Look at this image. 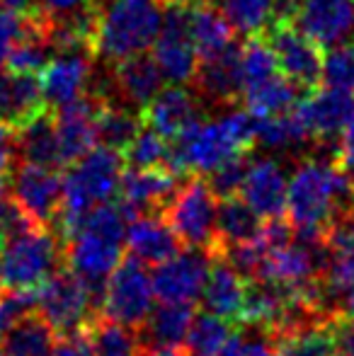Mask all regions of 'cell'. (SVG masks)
<instances>
[{
	"label": "cell",
	"instance_id": "1",
	"mask_svg": "<svg viewBox=\"0 0 354 356\" xmlns=\"http://www.w3.org/2000/svg\"><path fill=\"white\" fill-rule=\"evenodd\" d=\"M136 218L122 202H102L92 207L73 235L66 238L63 259L76 277H81L92 293L95 303H102L107 277L124 257V233L129 220Z\"/></svg>",
	"mask_w": 354,
	"mask_h": 356
},
{
	"label": "cell",
	"instance_id": "2",
	"mask_svg": "<svg viewBox=\"0 0 354 356\" xmlns=\"http://www.w3.org/2000/svg\"><path fill=\"white\" fill-rule=\"evenodd\" d=\"M354 207V177L337 163L303 160L287 184L284 216L293 228H325L337 211Z\"/></svg>",
	"mask_w": 354,
	"mask_h": 356
},
{
	"label": "cell",
	"instance_id": "3",
	"mask_svg": "<svg viewBox=\"0 0 354 356\" xmlns=\"http://www.w3.org/2000/svg\"><path fill=\"white\" fill-rule=\"evenodd\" d=\"M124 158L119 150L95 145L83 158L71 163V170L61 177V209L54 230L66 240L81 225L86 213L102 202H109L119 189Z\"/></svg>",
	"mask_w": 354,
	"mask_h": 356
},
{
	"label": "cell",
	"instance_id": "4",
	"mask_svg": "<svg viewBox=\"0 0 354 356\" xmlns=\"http://www.w3.org/2000/svg\"><path fill=\"white\" fill-rule=\"evenodd\" d=\"M163 22V0H109L97 13L95 54L117 63L153 47Z\"/></svg>",
	"mask_w": 354,
	"mask_h": 356
},
{
	"label": "cell",
	"instance_id": "5",
	"mask_svg": "<svg viewBox=\"0 0 354 356\" xmlns=\"http://www.w3.org/2000/svg\"><path fill=\"white\" fill-rule=\"evenodd\" d=\"M61 238L51 228L24 223L0 240V289H37L61 269Z\"/></svg>",
	"mask_w": 354,
	"mask_h": 356
},
{
	"label": "cell",
	"instance_id": "6",
	"mask_svg": "<svg viewBox=\"0 0 354 356\" xmlns=\"http://www.w3.org/2000/svg\"><path fill=\"white\" fill-rule=\"evenodd\" d=\"M250 153L246 150L236 138L228 134V129L218 122H202L194 119L177 138L170 141V160H168V170L179 175L189 172H211L226 160L236 158V155Z\"/></svg>",
	"mask_w": 354,
	"mask_h": 356
},
{
	"label": "cell",
	"instance_id": "7",
	"mask_svg": "<svg viewBox=\"0 0 354 356\" xmlns=\"http://www.w3.org/2000/svg\"><path fill=\"white\" fill-rule=\"evenodd\" d=\"M216 207L218 197L211 192L209 182L192 177L187 184L175 189L161 216L187 248L211 250L216 240Z\"/></svg>",
	"mask_w": 354,
	"mask_h": 356
},
{
	"label": "cell",
	"instance_id": "8",
	"mask_svg": "<svg viewBox=\"0 0 354 356\" xmlns=\"http://www.w3.org/2000/svg\"><path fill=\"white\" fill-rule=\"evenodd\" d=\"M153 286L146 264L134 254H124L107 277L102 291V318L129 330H138L153 310Z\"/></svg>",
	"mask_w": 354,
	"mask_h": 356
},
{
	"label": "cell",
	"instance_id": "9",
	"mask_svg": "<svg viewBox=\"0 0 354 356\" xmlns=\"http://www.w3.org/2000/svg\"><path fill=\"white\" fill-rule=\"evenodd\" d=\"M95 310L97 303L90 289L71 269H56L37 286V313L51 325L56 337L88 327Z\"/></svg>",
	"mask_w": 354,
	"mask_h": 356
},
{
	"label": "cell",
	"instance_id": "10",
	"mask_svg": "<svg viewBox=\"0 0 354 356\" xmlns=\"http://www.w3.org/2000/svg\"><path fill=\"white\" fill-rule=\"evenodd\" d=\"M153 61L163 78L175 85H184L197 73L199 56L189 39V3L184 0H163V22L153 42Z\"/></svg>",
	"mask_w": 354,
	"mask_h": 356
},
{
	"label": "cell",
	"instance_id": "11",
	"mask_svg": "<svg viewBox=\"0 0 354 356\" xmlns=\"http://www.w3.org/2000/svg\"><path fill=\"white\" fill-rule=\"evenodd\" d=\"M8 184L10 199L17 204L19 211L37 225L54 230L61 209V175L56 172V168L22 160L19 168L10 170Z\"/></svg>",
	"mask_w": 354,
	"mask_h": 356
},
{
	"label": "cell",
	"instance_id": "12",
	"mask_svg": "<svg viewBox=\"0 0 354 356\" xmlns=\"http://www.w3.org/2000/svg\"><path fill=\"white\" fill-rule=\"evenodd\" d=\"M267 42L277 58V68L296 88L311 90L321 83L323 51L321 44L311 39L296 22H272Z\"/></svg>",
	"mask_w": 354,
	"mask_h": 356
},
{
	"label": "cell",
	"instance_id": "13",
	"mask_svg": "<svg viewBox=\"0 0 354 356\" xmlns=\"http://www.w3.org/2000/svg\"><path fill=\"white\" fill-rule=\"evenodd\" d=\"M211 267V250H179L151 274L153 296L161 303H194L202 296Z\"/></svg>",
	"mask_w": 354,
	"mask_h": 356
},
{
	"label": "cell",
	"instance_id": "14",
	"mask_svg": "<svg viewBox=\"0 0 354 356\" xmlns=\"http://www.w3.org/2000/svg\"><path fill=\"white\" fill-rule=\"evenodd\" d=\"M354 109V95L332 88H311L303 97L296 99L293 114L311 141H337V134L345 127L347 117Z\"/></svg>",
	"mask_w": 354,
	"mask_h": 356
},
{
	"label": "cell",
	"instance_id": "15",
	"mask_svg": "<svg viewBox=\"0 0 354 356\" xmlns=\"http://www.w3.org/2000/svg\"><path fill=\"white\" fill-rule=\"evenodd\" d=\"M97 109L99 99L90 97V95H81V97L54 109L51 117L63 165L76 163L90 148L97 145Z\"/></svg>",
	"mask_w": 354,
	"mask_h": 356
},
{
	"label": "cell",
	"instance_id": "16",
	"mask_svg": "<svg viewBox=\"0 0 354 356\" xmlns=\"http://www.w3.org/2000/svg\"><path fill=\"white\" fill-rule=\"evenodd\" d=\"M92 56L90 51H58L44 63L39 71V88L47 107L56 109L86 92Z\"/></svg>",
	"mask_w": 354,
	"mask_h": 356
},
{
	"label": "cell",
	"instance_id": "17",
	"mask_svg": "<svg viewBox=\"0 0 354 356\" xmlns=\"http://www.w3.org/2000/svg\"><path fill=\"white\" fill-rule=\"evenodd\" d=\"M177 189V175L166 168H129L119 177V202L134 216L163 211Z\"/></svg>",
	"mask_w": 354,
	"mask_h": 356
},
{
	"label": "cell",
	"instance_id": "18",
	"mask_svg": "<svg viewBox=\"0 0 354 356\" xmlns=\"http://www.w3.org/2000/svg\"><path fill=\"white\" fill-rule=\"evenodd\" d=\"M296 24L321 47H337L354 32V0H301Z\"/></svg>",
	"mask_w": 354,
	"mask_h": 356
},
{
	"label": "cell",
	"instance_id": "19",
	"mask_svg": "<svg viewBox=\"0 0 354 356\" xmlns=\"http://www.w3.org/2000/svg\"><path fill=\"white\" fill-rule=\"evenodd\" d=\"M287 184L289 179L277 160L257 158L248 163L238 194L262 218H277V216H284V209H287Z\"/></svg>",
	"mask_w": 354,
	"mask_h": 356
},
{
	"label": "cell",
	"instance_id": "20",
	"mask_svg": "<svg viewBox=\"0 0 354 356\" xmlns=\"http://www.w3.org/2000/svg\"><path fill=\"white\" fill-rule=\"evenodd\" d=\"M141 112L143 127L158 131L163 138L172 141L177 138L194 119H199V104L194 99V95L182 85L175 88H166L146 104L138 109Z\"/></svg>",
	"mask_w": 354,
	"mask_h": 356
},
{
	"label": "cell",
	"instance_id": "21",
	"mask_svg": "<svg viewBox=\"0 0 354 356\" xmlns=\"http://www.w3.org/2000/svg\"><path fill=\"white\" fill-rule=\"evenodd\" d=\"M124 245L129 248V254L141 259L143 264H161L182 250V243L166 218L156 213H141L129 220Z\"/></svg>",
	"mask_w": 354,
	"mask_h": 356
},
{
	"label": "cell",
	"instance_id": "22",
	"mask_svg": "<svg viewBox=\"0 0 354 356\" xmlns=\"http://www.w3.org/2000/svg\"><path fill=\"white\" fill-rule=\"evenodd\" d=\"M246 279L226 259L211 252L209 277L202 289V296H199L204 300V310L218 315V318H226L228 323H238L243 313V303H246Z\"/></svg>",
	"mask_w": 354,
	"mask_h": 356
},
{
	"label": "cell",
	"instance_id": "23",
	"mask_svg": "<svg viewBox=\"0 0 354 356\" xmlns=\"http://www.w3.org/2000/svg\"><path fill=\"white\" fill-rule=\"evenodd\" d=\"M44 109L47 104L37 75L0 71V122L17 129Z\"/></svg>",
	"mask_w": 354,
	"mask_h": 356
},
{
	"label": "cell",
	"instance_id": "24",
	"mask_svg": "<svg viewBox=\"0 0 354 356\" xmlns=\"http://www.w3.org/2000/svg\"><path fill=\"white\" fill-rule=\"evenodd\" d=\"M189 39H192L199 61H204L231 47L233 27L221 15V10L214 8L211 3L194 0L189 3Z\"/></svg>",
	"mask_w": 354,
	"mask_h": 356
},
{
	"label": "cell",
	"instance_id": "25",
	"mask_svg": "<svg viewBox=\"0 0 354 356\" xmlns=\"http://www.w3.org/2000/svg\"><path fill=\"white\" fill-rule=\"evenodd\" d=\"M114 83H117L122 97L127 99L134 107H146L153 97L163 90V78L158 63L153 61V56L146 54H136V56H129L124 61H117L114 68Z\"/></svg>",
	"mask_w": 354,
	"mask_h": 356
},
{
	"label": "cell",
	"instance_id": "26",
	"mask_svg": "<svg viewBox=\"0 0 354 356\" xmlns=\"http://www.w3.org/2000/svg\"><path fill=\"white\" fill-rule=\"evenodd\" d=\"M194 318V303H161L136 330L138 347H179Z\"/></svg>",
	"mask_w": 354,
	"mask_h": 356
},
{
	"label": "cell",
	"instance_id": "27",
	"mask_svg": "<svg viewBox=\"0 0 354 356\" xmlns=\"http://www.w3.org/2000/svg\"><path fill=\"white\" fill-rule=\"evenodd\" d=\"M15 143H17V153L24 163L63 168L56 127H54V117L49 109L39 112L37 117H32L22 127L15 129Z\"/></svg>",
	"mask_w": 354,
	"mask_h": 356
},
{
	"label": "cell",
	"instance_id": "28",
	"mask_svg": "<svg viewBox=\"0 0 354 356\" xmlns=\"http://www.w3.org/2000/svg\"><path fill=\"white\" fill-rule=\"evenodd\" d=\"M262 228V216L250 207L243 197L233 194V197L218 199L216 207V240H214V250L231 248V245L250 243L260 235Z\"/></svg>",
	"mask_w": 354,
	"mask_h": 356
},
{
	"label": "cell",
	"instance_id": "29",
	"mask_svg": "<svg viewBox=\"0 0 354 356\" xmlns=\"http://www.w3.org/2000/svg\"><path fill=\"white\" fill-rule=\"evenodd\" d=\"M199 90L216 102H231L241 95V71H238V47L236 42L226 51L199 61L194 73Z\"/></svg>",
	"mask_w": 354,
	"mask_h": 356
},
{
	"label": "cell",
	"instance_id": "30",
	"mask_svg": "<svg viewBox=\"0 0 354 356\" xmlns=\"http://www.w3.org/2000/svg\"><path fill=\"white\" fill-rule=\"evenodd\" d=\"M56 332L51 325L34 310L27 318H22L5 337L0 339L3 356H51Z\"/></svg>",
	"mask_w": 354,
	"mask_h": 356
},
{
	"label": "cell",
	"instance_id": "31",
	"mask_svg": "<svg viewBox=\"0 0 354 356\" xmlns=\"http://www.w3.org/2000/svg\"><path fill=\"white\" fill-rule=\"evenodd\" d=\"M243 102L252 117H269V114H284L291 112L298 99V88L282 73L267 78L265 83L246 90Z\"/></svg>",
	"mask_w": 354,
	"mask_h": 356
},
{
	"label": "cell",
	"instance_id": "32",
	"mask_svg": "<svg viewBox=\"0 0 354 356\" xmlns=\"http://www.w3.org/2000/svg\"><path fill=\"white\" fill-rule=\"evenodd\" d=\"M141 112H134L129 107H119V104L104 102L99 99L97 109V143L114 148L122 153L131 138L141 131Z\"/></svg>",
	"mask_w": 354,
	"mask_h": 356
},
{
	"label": "cell",
	"instance_id": "33",
	"mask_svg": "<svg viewBox=\"0 0 354 356\" xmlns=\"http://www.w3.org/2000/svg\"><path fill=\"white\" fill-rule=\"evenodd\" d=\"M311 141L298 117L291 112L255 117V143L269 150H293Z\"/></svg>",
	"mask_w": 354,
	"mask_h": 356
},
{
	"label": "cell",
	"instance_id": "34",
	"mask_svg": "<svg viewBox=\"0 0 354 356\" xmlns=\"http://www.w3.org/2000/svg\"><path fill=\"white\" fill-rule=\"evenodd\" d=\"M233 323H228L226 318L209 313H194L192 323L187 327L182 344H184V356H216L218 349L226 344V339L233 334Z\"/></svg>",
	"mask_w": 354,
	"mask_h": 356
},
{
	"label": "cell",
	"instance_id": "35",
	"mask_svg": "<svg viewBox=\"0 0 354 356\" xmlns=\"http://www.w3.org/2000/svg\"><path fill=\"white\" fill-rule=\"evenodd\" d=\"M238 71H241V92L265 83L267 78L279 73L277 58L265 34L248 37V42L238 49Z\"/></svg>",
	"mask_w": 354,
	"mask_h": 356
},
{
	"label": "cell",
	"instance_id": "36",
	"mask_svg": "<svg viewBox=\"0 0 354 356\" xmlns=\"http://www.w3.org/2000/svg\"><path fill=\"white\" fill-rule=\"evenodd\" d=\"M218 10L228 19L233 32L255 37L272 22L274 0H218Z\"/></svg>",
	"mask_w": 354,
	"mask_h": 356
},
{
	"label": "cell",
	"instance_id": "37",
	"mask_svg": "<svg viewBox=\"0 0 354 356\" xmlns=\"http://www.w3.org/2000/svg\"><path fill=\"white\" fill-rule=\"evenodd\" d=\"M90 337H92L95 356H138V337L136 330H129L124 325L107 318H92Z\"/></svg>",
	"mask_w": 354,
	"mask_h": 356
},
{
	"label": "cell",
	"instance_id": "38",
	"mask_svg": "<svg viewBox=\"0 0 354 356\" xmlns=\"http://www.w3.org/2000/svg\"><path fill=\"white\" fill-rule=\"evenodd\" d=\"M122 158L131 168H166L170 160V141L158 131L141 127V131L131 138V143L122 150Z\"/></svg>",
	"mask_w": 354,
	"mask_h": 356
},
{
	"label": "cell",
	"instance_id": "39",
	"mask_svg": "<svg viewBox=\"0 0 354 356\" xmlns=\"http://www.w3.org/2000/svg\"><path fill=\"white\" fill-rule=\"evenodd\" d=\"M321 83L325 88L354 95V49L342 44L330 47L328 56H323Z\"/></svg>",
	"mask_w": 354,
	"mask_h": 356
},
{
	"label": "cell",
	"instance_id": "40",
	"mask_svg": "<svg viewBox=\"0 0 354 356\" xmlns=\"http://www.w3.org/2000/svg\"><path fill=\"white\" fill-rule=\"evenodd\" d=\"M37 310V289H5L0 293V339Z\"/></svg>",
	"mask_w": 354,
	"mask_h": 356
},
{
	"label": "cell",
	"instance_id": "41",
	"mask_svg": "<svg viewBox=\"0 0 354 356\" xmlns=\"http://www.w3.org/2000/svg\"><path fill=\"white\" fill-rule=\"evenodd\" d=\"M248 163H250V158H248V153H243V155H236V158L226 160V163L218 165L216 170H211V172H209V187H211V192L216 194L218 199L233 197V194L241 192Z\"/></svg>",
	"mask_w": 354,
	"mask_h": 356
},
{
	"label": "cell",
	"instance_id": "42",
	"mask_svg": "<svg viewBox=\"0 0 354 356\" xmlns=\"http://www.w3.org/2000/svg\"><path fill=\"white\" fill-rule=\"evenodd\" d=\"M97 10V0H37V13L47 19H68Z\"/></svg>",
	"mask_w": 354,
	"mask_h": 356
},
{
	"label": "cell",
	"instance_id": "43",
	"mask_svg": "<svg viewBox=\"0 0 354 356\" xmlns=\"http://www.w3.org/2000/svg\"><path fill=\"white\" fill-rule=\"evenodd\" d=\"M51 356H95L90 327L76 330V332L68 334H58L56 342H54Z\"/></svg>",
	"mask_w": 354,
	"mask_h": 356
},
{
	"label": "cell",
	"instance_id": "44",
	"mask_svg": "<svg viewBox=\"0 0 354 356\" xmlns=\"http://www.w3.org/2000/svg\"><path fill=\"white\" fill-rule=\"evenodd\" d=\"M332 330V356H354V320L337 313L330 320Z\"/></svg>",
	"mask_w": 354,
	"mask_h": 356
},
{
	"label": "cell",
	"instance_id": "45",
	"mask_svg": "<svg viewBox=\"0 0 354 356\" xmlns=\"http://www.w3.org/2000/svg\"><path fill=\"white\" fill-rule=\"evenodd\" d=\"M335 163L354 177V109L350 112V117H347L345 127H342L340 134H337Z\"/></svg>",
	"mask_w": 354,
	"mask_h": 356
},
{
	"label": "cell",
	"instance_id": "46",
	"mask_svg": "<svg viewBox=\"0 0 354 356\" xmlns=\"http://www.w3.org/2000/svg\"><path fill=\"white\" fill-rule=\"evenodd\" d=\"M255 330L257 334H252L250 339H243V356H284V349L279 344V339L274 334L265 332V330Z\"/></svg>",
	"mask_w": 354,
	"mask_h": 356
},
{
	"label": "cell",
	"instance_id": "47",
	"mask_svg": "<svg viewBox=\"0 0 354 356\" xmlns=\"http://www.w3.org/2000/svg\"><path fill=\"white\" fill-rule=\"evenodd\" d=\"M17 155V143H15V129L10 124L0 122V172L10 175Z\"/></svg>",
	"mask_w": 354,
	"mask_h": 356
},
{
	"label": "cell",
	"instance_id": "48",
	"mask_svg": "<svg viewBox=\"0 0 354 356\" xmlns=\"http://www.w3.org/2000/svg\"><path fill=\"white\" fill-rule=\"evenodd\" d=\"M0 8L10 10L15 15H34L37 13V0H0Z\"/></svg>",
	"mask_w": 354,
	"mask_h": 356
},
{
	"label": "cell",
	"instance_id": "49",
	"mask_svg": "<svg viewBox=\"0 0 354 356\" xmlns=\"http://www.w3.org/2000/svg\"><path fill=\"white\" fill-rule=\"evenodd\" d=\"M216 356H243V337L241 334H231V337L226 339V344L218 349Z\"/></svg>",
	"mask_w": 354,
	"mask_h": 356
},
{
	"label": "cell",
	"instance_id": "50",
	"mask_svg": "<svg viewBox=\"0 0 354 356\" xmlns=\"http://www.w3.org/2000/svg\"><path fill=\"white\" fill-rule=\"evenodd\" d=\"M138 356H184L177 347H138Z\"/></svg>",
	"mask_w": 354,
	"mask_h": 356
},
{
	"label": "cell",
	"instance_id": "51",
	"mask_svg": "<svg viewBox=\"0 0 354 356\" xmlns=\"http://www.w3.org/2000/svg\"><path fill=\"white\" fill-rule=\"evenodd\" d=\"M342 315H347V318L354 320V286L347 291L345 300H342Z\"/></svg>",
	"mask_w": 354,
	"mask_h": 356
},
{
	"label": "cell",
	"instance_id": "52",
	"mask_svg": "<svg viewBox=\"0 0 354 356\" xmlns=\"http://www.w3.org/2000/svg\"><path fill=\"white\" fill-rule=\"evenodd\" d=\"M184 3H194V0H184Z\"/></svg>",
	"mask_w": 354,
	"mask_h": 356
},
{
	"label": "cell",
	"instance_id": "53",
	"mask_svg": "<svg viewBox=\"0 0 354 356\" xmlns=\"http://www.w3.org/2000/svg\"><path fill=\"white\" fill-rule=\"evenodd\" d=\"M0 356H3V352H0Z\"/></svg>",
	"mask_w": 354,
	"mask_h": 356
},
{
	"label": "cell",
	"instance_id": "54",
	"mask_svg": "<svg viewBox=\"0 0 354 356\" xmlns=\"http://www.w3.org/2000/svg\"><path fill=\"white\" fill-rule=\"evenodd\" d=\"M352 49H354V47H352Z\"/></svg>",
	"mask_w": 354,
	"mask_h": 356
}]
</instances>
